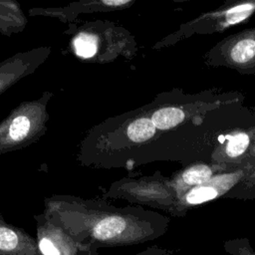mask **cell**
<instances>
[{
	"label": "cell",
	"instance_id": "obj_1",
	"mask_svg": "<svg viewBox=\"0 0 255 255\" xmlns=\"http://www.w3.org/2000/svg\"><path fill=\"white\" fill-rule=\"evenodd\" d=\"M44 213L96 255L104 247L152 241L165 233L168 223L165 217L139 206L118 207L103 198L70 194L46 197Z\"/></svg>",
	"mask_w": 255,
	"mask_h": 255
},
{
	"label": "cell",
	"instance_id": "obj_2",
	"mask_svg": "<svg viewBox=\"0 0 255 255\" xmlns=\"http://www.w3.org/2000/svg\"><path fill=\"white\" fill-rule=\"evenodd\" d=\"M76 57L93 64H109L118 58L131 59L136 51L132 35L123 26L107 20L85 22L66 32Z\"/></svg>",
	"mask_w": 255,
	"mask_h": 255
},
{
	"label": "cell",
	"instance_id": "obj_3",
	"mask_svg": "<svg viewBox=\"0 0 255 255\" xmlns=\"http://www.w3.org/2000/svg\"><path fill=\"white\" fill-rule=\"evenodd\" d=\"M53 93L45 91L32 101H24L0 122V154L23 149L37 142L47 131L48 104Z\"/></svg>",
	"mask_w": 255,
	"mask_h": 255
},
{
	"label": "cell",
	"instance_id": "obj_4",
	"mask_svg": "<svg viewBox=\"0 0 255 255\" xmlns=\"http://www.w3.org/2000/svg\"><path fill=\"white\" fill-rule=\"evenodd\" d=\"M36 221V240L43 255H83L90 251L68 234L62 227L54 223L43 212L34 215Z\"/></svg>",
	"mask_w": 255,
	"mask_h": 255
},
{
	"label": "cell",
	"instance_id": "obj_5",
	"mask_svg": "<svg viewBox=\"0 0 255 255\" xmlns=\"http://www.w3.org/2000/svg\"><path fill=\"white\" fill-rule=\"evenodd\" d=\"M52 52L49 46L18 52L0 62V96L25 77L36 72Z\"/></svg>",
	"mask_w": 255,
	"mask_h": 255
},
{
	"label": "cell",
	"instance_id": "obj_6",
	"mask_svg": "<svg viewBox=\"0 0 255 255\" xmlns=\"http://www.w3.org/2000/svg\"><path fill=\"white\" fill-rule=\"evenodd\" d=\"M102 198L125 199L131 203L160 205L164 198V192L161 188L156 187L155 182L150 179L124 177L114 181L103 193Z\"/></svg>",
	"mask_w": 255,
	"mask_h": 255
},
{
	"label": "cell",
	"instance_id": "obj_7",
	"mask_svg": "<svg viewBox=\"0 0 255 255\" xmlns=\"http://www.w3.org/2000/svg\"><path fill=\"white\" fill-rule=\"evenodd\" d=\"M133 3V0H82L70 3L64 7L32 8L29 10V14L31 16L53 17L65 24L73 25L81 13L123 10L130 7Z\"/></svg>",
	"mask_w": 255,
	"mask_h": 255
},
{
	"label": "cell",
	"instance_id": "obj_8",
	"mask_svg": "<svg viewBox=\"0 0 255 255\" xmlns=\"http://www.w3.org/2000/svg\"><path fill=\"white\" fill-rule=\"evenodd\" d=\"M0 255H43L37 240L23 228L8 223L0 213Z\"/></svg>",
	"mask_w": 255,
	"mask_h": 255
},
{
	"label": "cell",
	"instance_id": "obj_9",
	"mask_svg": "<svg viewBox=\"0 0 255 255\" xmlns=\"http://www.w3.org/2000/svg\"><path fill=\"white\" fill-rule=\"evenodd\" d=\"M28 24L21 6L14 0H0V33L10 37L21 33Z\"/></svg>",
	"mask_w": 255,
	"mask_h": 255
},
{
	"label": "cell",
	"instance_id": "obj_10",
	"mask_svg": "<svg viewBox=\"0 0 255 255\" xmlns=\"http://www.w3.org/2000/svg\"><path fill=\"white\" fill-rule=\"evenodd\" d=\"M145 113L158 130L170 129L184 120L183 111L175 107H157Z\"/></svg>",
	"mask_w": 255,
	"mask_h": 255
},
{
	"label": "cell",
	"instance_id": "obj_11",
	"mask_svg": "<svg viewBox=\"0 0 255 255\" xmlns=\"http://www.w3.org/2000/svg\"><path fill=\"white\" fill-rule=\"evenodd\" d=\"M230 56L236 63H246L255 56V41L244 39L239 41L231 50Z\"/></svg>",
	"mask_w": 255,
	"mask_h": 255
},
{
	"label": "cell",
	"instance_id": "obj_12",
	"mask_svg": "<svg viewBox=\"0 0 255 255\" xmlns=\"http://www.w3.org/2000/svg\"><path fill=\"white\" fill-rule=\"evenodd\" d=\"M211 176V170L206 165H195L185 170L182 179L188 185H197L207 181Z\"/></svg>",
	"mask_w": 255,
	"mask_h": 255
},
{
	"label": "cell",
	"instance_id": "obj_13",
	"mask_svg": "<svg viewBox=\"0 0 255 255\" xmlns=\"http://www.w3.org/2000/svg\"><path fill=\"white\" fill-rule=\"evenodd\" d=\"M223 248L230 255H255V250L251 247L247 238L225 241Z\"/></svg>",
	"mask_w": 255,
	"mask_h": 255
},
{
	"label": "cell",
	"instance_id": "obj_14",
	"mask_svg": "<svg viewBox=\"0 0 255 255\" xmlns=\"http://www.w3.org/2000/svg\"><path fill=\"white\" fill-rule=\"evenodd\" d=\"M217 196V190L210 186H198L192 189L185 197L189 204H200Z\"/></svg>",
	"mask_w": 255,
	"mask_h": 255
},
{
	"label": "cell",
	"instance_id": "obj_15",
	"mask_svg": "<svg viewBox=\"0 0 255 255\" xmlns=\"http://www.w3.org/2000/svg\"><path fill=\"white\" fill-rule=\"evenodd\" d=\"M249 143L248 135L245 133H239L232 136L226 146V152L231 157H236L243 153Z\"/></svg>",
	"mask_w": 255,
	"mask_h": 255
},
{
	"label": "cell",
	"instance_id": "obj_16",
	"mask_svg": "<svg viewBox=\"0 0 255 255\" xmlns=\"http://www.w3.org/2000/svg\"><path fill=\"white\" fill-rule=\"evenodd\" d=\"M253 8V5L251 4H243L240 6H237L231 10L228 11V22L229 23H236L241 20H243L248 15V11Z\"/></svg>",
	"mask_w": 255,
	"mask_h": 255
},
{
	"label": "cell",
	"instance_id": "obj_17",
	"mask_svg": "<svg viewBox=\"0 0 255 255\" xmlns=\"http://www.w3.org/2000/svg\"><path fill=\"white\" fill-rule=\"evenodd\" d=\"M132 255H172V251L157 246H151Z\"/></svg>",
	"mask_w": 255,
	"mask_h": 255
}]
</instances>
